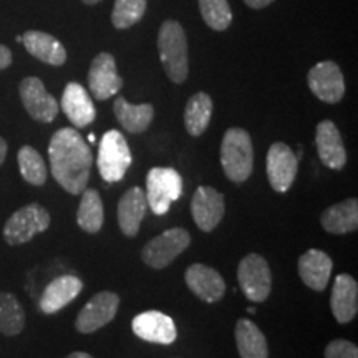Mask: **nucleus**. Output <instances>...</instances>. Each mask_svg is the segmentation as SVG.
I'll use <instances>...</instances> for the list:
<instances>
[{
  "mask_svg": "<svg viewBox=\"0 0 358 358\" xmlns=\"http://www.w3.org/2000/svg\"><path fill=\"white\" fill-rule=\"evenodd\" d=\"M48 159L53 179L66 192L77 196L87 189L93 155L77 129L60 128L53 133L48 145Z\"/></svg>",
  "mask_w": 358,
  "mask_h": 358,
  "instance_id": "1",
  "label": "nucleus"
},
{
  "mask_svg": "<svg viewBox=\"0 0 358 358\" xmlns=\"http://www.w3.org/2000/svg\"><path fill=\"white\" fill-rule=\"evenodd\" d=\"M158 52L163 69L173 83H185L189 75V50L185 29L176 20H166L158 34Z\"/></svg>",
  "mask_w": 358,
  "mask_h": 358,
  "instance_id": "2",
  "label": "nucleus"
},
{
  "mask_svg": "<svg viewBox=\"0 0 358 358\" xmlns=\"http://www.w3.org/2000/svg\"><path fill=\"white\" fill-rule=\"evenodd\" d=\"M221 164L232 182L248 181L254 169V146L250 134L243 128H229L221 145Z\"/></svg>",
  "mask_w": 358,
  "mask_h": 358,
  "instance_id": "3",
  "label": "nucleus"
},
{
  "mask_svg": "<svg viewBox=\"0 0 358 358\" xmlns=\"http://www.w3.org/2000/svg\"><path fill=\"white\" fill-rule=\"evenodd\" d=\"M98 171L106 182H118L131 166V151L127 138L118 129H110L101 136L98 146Z\"/></svg>",
  "mask_w": 358,
  "mask_h": 358,
  "instance_id": "4",
  "label": "nucleus"
},
{
  "mask_svg": "<svg viewBox=\"0 0 358 358\" xmlns=\"http://www.w3.org/2000/svg\"><path fill=\"white\" fill-rule=\"evenodd\" d=\"M50 213L38 203H30L15 211L3 226V239L8 245L30 243L40 232L50 227Z\"/></svg>",
  "mask_w": 358,
  "mask_h": 358,
  "instance_id": "5",
  "label": "nucleus"
},
{
  "mask_svg": "<svg viewBox=\"0 0 358 358\" xmlns=\"http://www.w3.org/2000/svg\"><path fill=\"white\" fill-rule=\"evenodd\" d=\"M146 201L156 216L169 211L182 194V179L173 168H151L146 176Z\"/></svg>",
  "mask_w": 358,
  "mask_h": 358,
  "instance_id": "6",
  "label": "nucleus"
},
{
  "mask_svg": "<svg viewBox=\"0 0 358 358\" xmlns=\"http://www.w3.org/2000/svg\"><path fill=\"white\" fill-rule=\"evenodd\" d=\"M191 236L182 227H173L163 234L153 237L141 249V259L146 266L153 268H164L178 256L189 248Z\"/></svg>",
  "mask_w": 358,
  "mask_h": 358,
  "instance_id": "7",
  "label": "nucleus"
},
{
  "mask_svg": "<svg viewBox=\"0 0 358 358\" xmlns=\"http://www.w3.org/2000/svg\"><path fill=\"white\" fill-rule=\"evenodd\" d=\"M237 282L250 302H264L272 289L271 267L259 254H249L237 267Z\"/></svg>",
  "mask_w": 358,
  "mask_h": 358,
  "instance_id": "8",
  "label": "nucleus"
},
{
  "mask_svg": "<svg viewBox=\"0 0 358 358\" xmlns=\"http://www.w3.org/2000/svg\"><path fill=\"white\" fill-rule=\"evenodd\" d=\"M120 307V297L115 292L103 290L93 295L80 310L75 320V329L80 334H93L115 319Z\"/></svg>",
  "mask_w": 358,
  "mask_h": 358,
  "instance_id": "9",
  "label": "nucleus"
},
{
  "mask_svg": "<svg viewBox=\"0 0 358 358\" xmlns=\"http://www.w3.org/2000/svg\"><path fill=\"white\" fill-rule=\"evenodd\" d=\"M19 93L24 108L35 122L52 123L57 118L60 106H58L55 96L47 92L42 80L37 77L24 78L20 82Z\"/></svg>",
  "mask_w": 358,
  "mask_h": 358,
  "instance_id": "10",
  "label": "nucleus"
},
{
  "mask_svg": "<svg viewBox=\"0 0 358 358\" xmlns=\"http://www.w3.org/2000/svg\"><path fill=\"white\" fill-rule=\"evenodd\" d=\"M307 83L313 95L330 105L338 103L345 95V80L335 62L325 60L312 66L308 71Z\"/></svg>",
  "mask_w": 358,
  "mask_h": 358,
  "instance_id": "11",
  "label": "nucleus"
},
{
  "mask_svg": "<svg viewBox=\"0 0 358 358\" xmlns=\"http://www.w3.org/2000/svg\"><path fill=\"white\" fill-rule=\"evenodd\" d=\"M267 179L272 189L287 192L294 185L299 169V158L285 143H274L267 151Z\"/></svg>",
  "mask_w": 358,
  "mask_h": 358,
  "instance_id": "12",
  "label": "nucleus"
},
{
  "mask_svg": "<svg viewBox=\"0 0 358 358\" xmlns=\"http://www.w3.org/2000/svg\"><path fill=\"white\" fill-rule=\"evenodd\" d=\"M88 88L96 100H108L123 88V78L116 71L111 53L101 52L93 58L88 71Z\"/></svg>",
  "mask_w": 358,
  "mask_h": 358,
  "instance_id": "13",
  "label": "nucleus"
},
{
  "mask_svg": "<svg viewBox=\"0 0 358 358\" xmlns=\"http://www.w3.org/2000/svg\"><path fill=\"white\" fill-rule=\"evenodd\" d=\"M226 204L224 196L211 186H199L191 201V213L201 231L211 232L222 221Z\"/></svg>",
  "mask_w": 358,
  "mask_h": 358,
  "instance_id": "14",
  "label": "nucleus"
},
{
  "mask_svg": "<svg viewBox=\"0 0 358 358\" xmlns=\"http://www.w3.org/2000/svg\"><path fill=\"white\" fill-rule=\"evenodd\" d=\"M131 329L136 337L159 345H171L178 337L176 325L171 317L158 310L141 312L133 319Z\"/></svg>",
  "mask_w": 358,
  "mask_h": 358,
  "instance_id": "15",
  "label": "nucleus"
},
{
  "mask_svg": "<svg viewBox=\"0 0 358 358\" xmlns=\"http://www.w3.org/2000/svg\"><path fill=\"white\" fill-rule=\"evenodd\" d=\"M186 285L201 301L214 303L219 302L226 294V282L216 268L204 264H192L185 274Z\"/></svg>",
  "mask_w": 358,
  "mask_h": 358,
  "instance_id": "16",
  "label": "nucleus"
},
{
  "mask_svg": "<svg viewBox=\"0 0 358 358\" xmlns=\"http://www.w3.org/2000/svg\"><path fill=\"white\" fill-rule=\"evenodd\" d=\"M315 145L317 151H319V158L327 168L335 169V171L345 168L347 151L343 146L342 134L332 120H324L317 124Z\"/></svg>",
  "mask_w": 358,
  "mask_h": 358,
  "instance_id": "17",
  "label": "nucleus"
},
{
  "mask_svg": "<svg viewBox=\"0 0 358 358\" xmlns=\"http://www.w3.org/2000/svg\"><path fill=\"white\" fill-rule=\"evenodd\" d=\"M62 110L75 128H87L96 116L95 105L87 93V88L77 82H70L62 95Z\"/></svg>",
  "mask_w": 358,
  "mask_h": 358,
  "instance_id": "18",
  "label": "nucleus"
},
{
  "mask_svg": "<svg viewBox=\"0 0 358 358\" xmlns=\"http://www.w3.org/2000/svg\"><path fill=\"white\" fill-rule=\"evenodd\" d=\"M83 290V282L77 275H60L53 279L40 297V310L47 315L60 312Z\"/></svg>",
  "mask_w": 358,
  "mask_h": 358,
  "instance_id": "19",
  "label": "nucleus"
},
{
  "mask_svg": "<svg viewBox=\"0 0 358 358\" xmlns=\"http://www.w3.org/2000/svg\"><path fill=\"white\" fill-rule=\"evenodd\" d=\"M148 211L146 192L141 187L134 186L124 192L118 201V224L120 229L127 237H134L140 232V226Z\"/></svg>",
  "mask_w": 358,
  "mask_h": 358,
  "instance_id": "20",
  "label": "nucleus"
},
{
  "mask_svg": "<svg viewBox=\"0 0 358 358\" xmlns=\"http://www.w3.org/2000/svg\"><path fill=\"white\" fill-rule=\"evenodd\" d=\"M299 275L308 289L322 292L329 285L330 274H332V259L319 249H308L299 257L297 262Z\"/></svg>",
  "mask_w": 358,
  "mask_h": 358,
  "instance_id": "21",
  "label": "nucleus"
},
{
  "mask_svg": "<svg viewBox=\"0 0 358 358\" xmlns=\"http://www.w3.org/2000/svg\"><path fill=\"white\" fill-rule=\"evenodd\" d=\"M330 307L338 324H348L358 312V284L352 275L338 274L335 277Z\"/></svg>",
  "mask_w": 358,
  "mask_h": 358,
  "instance_id": "22",
  "label": "nucleus"
},
{
  "mask_svg": "<svg viewBox=\"0 0 358 358\" xmlns=\"http://www.w3.org/2000/svg\"><path fill=\"white\" fill-rule=\"evenodd\" d=\"M22 43L25 45L30 55L52 66H62L66 62V50L60 40L53 35L38 32V30H29L22 35Z\"/></svg>",
  "mask_w": 358,
  "mask_h": 358,
  "instance_id": "23",
  "label": "nucleus"
},
{
  "mask_svg": "<svg viewBox=\"0 0 358 358\" xmlns=\"http://www.w3.org/2000/svg\"><path fill=\"white\" fill-rule=\"evenodd\" d=\"M322 227L330 234H348L358 227V201L350 198L327 208L320 216Z\"/></svg>",
  "mask_w": 358,
  "mask_h": 358,
  "instance_id": "24",
  "label": "nucleus"
},
{
  "mask_svg": "<svg viewBox=\"0 0 358 358\" xmlns=\"http://www.w3.org/2000/svg\"><path fill=\"white\" fill-rule=\"evenodd\" d=\"M113 111L120 124L131 134L146 131L155 118L153 105H150V103L131 105V103L127 101V98L123 96H116V100L113 103Z\"/></svg>",
  "mask_w": 358,
  "mask_h": 358,
  "instance_id": "25",
  "label": "nucleus"
},
{
  "mask_svg": "<svg viewBox=\"0 0 358 358\" xmlns=\"http://www.w3.org/2000/svg\"><path fill=\"white\" fill-rule=\"evenodd\" d=\"M236 343L241 358H268L266 335L254 322L248 319L237 320Z\"/></svg>",
  "mask_w": 358,
  "mask_h": 358,
  "instance_id": "26",
  "label": "nucleus"
},
{
  "mask_svg": "<svg viewBox=\"0 0 358 358\" xmlns=\"http://www.w3.org/2000/svg\"><path fill=\"white\" fill-rule=\"evenodd\" d=\"M213 116V100L208 93H194L186 103L185 124L191 136H201Z\"/></svg>",
  "mask_w": 358,
  "mask_h": 358,
  "instance_id": "27",
  "label": "nucleus"
},
{
  "mask_svg": "<svg viewBox=\"0 0 358 358\" xmlns=\"http://www.w3.org/2000/svg\"><path fill=\"white\" fill-rule=\"evenodd\" d=\"M105 214H103V203L96 189H85L82 192V201H80L77 211V222L80 229L88 234H96L103 227Z\"/></svg>",
  "mask_w": 358,
  "mask_h": 358,
  "instance_id": "28",
  "label": "nucleus"
},
{
  "mask_svg": "<svg viewBox=\"0 0 358 358\" xmlns=\"http://www.w3.org/2000/svg\"><path fill=\"white\" fill-rule=\"evenodd\" d=\"M25 329V310L10 292H0V334L15 337Z\"/></svg>",
  "mask_w": 358,
  "mask_h": 358,
  "instance_id": "29",
  "label": "nucleus"
},
{
  "mask_svg": "<svg viewBox=\"0 0 358 358\" xmlns=\"http://www.w3.org/2000/svg\"><path fill=\"white\" fill-rule=\"evenodd\" d=\"M17 161H19L22 178L29 185L43 186L47 182V164H45L42 155L34 146H22L19 155H17Z\"/></svg>",
  "mask_w": 358,
  "mask_h": 358,
  "instance_id": "30",
  "label": "nucleus"
},
{
  "mask_svg": "<svg viewBox=\"0 0 358 358\" xmlns=\"http://www.w3.org/2000/svg\"><path fill=\"white\" fill-rule=\"evenodd\" d=\"M199 10L206 25L222 32L232 22V10L227 0H199Z\"/></svg>",
  "mask_w": 358,
  "mask_h": 358,
  "instance_id": "31",
  "label": "nucleus"
},
{
  "mask_svg": "<svg viewBox=\"0 0 358 358\" xmlns=\"http://www.w3.org/2000/svg\"><path fill=\"white\" fill-rule=\"evenodd\" d=\"M146 0H115L111 22L116 29H129L143 19L146 12Z\"/></svg>",
  "mask_w": 358,
  "mask_h": 358,
  "instance_id": "32",
  "label": "nucleus"
},
{
  "mask_svg": "<svg viewBox=\"0 0 358 358\" xmlns=\"http://www.w3.org/2000/svg\"><path fill=\"white\" fill-rule=\"evenodd\" d=\"M325 358H358V348L348 340H332L325 348Z\"/></svg>",
  "mask_w": 358,
  "mask_h": 358,
  "instance_id": "33",
  "label": "nucleus"
},
{
  "mask_svg": "<svg viewBox=\"0 0 358 358\" xmlns=\"http://www.w3.org/2000/svg\"><path fill=\"white\" fill-rule=\"evenodd\" d=\"M12 65V52L6 45L0 43V70H6Z\"/></svg>",
  "mask_w": 358,
  "mask_h": 358,
  "instance_id": "34",
  "label": "nucleus"
},
{
  "mask_svg": "<svg viewBox=\"0 0 358 358\" xmlns=\"http://www.w3.org/2000/svg\"><path fill=\"white\" fill-rule=\"evenodd\" d=\"M245 6H249L250 8H264L267 6H271L272 2H275V0H244Z\"/></svg>",
  "mask_w": 358,
  "mask_h": 358,
  "instance_id": "35",
  "label": "nucleus"
},
{
  "mask_svg": "<svg viewBox=\"0 0 358 358\" xmlns=\"http://www.w3.org/2000/svg\"><path fill=\"white\" fill-rule=\"evenodd\" d=\"M7 151H8L7 141L3 140L2 136H0V166H2V164L6 163V158H7Z\"/></svg>",
  "mask_w": 358,
  "mask_h": 358,
  "instance_id": "36",
  "label": "nucleus"
},
{
  "mask_svg": "<svg viewBox=\"0 0 358 358\" xmlns=\"http://www.w3.org/2000/svg\"><path fill=\"white\" fill-rule=\"evenodd\" d=\"M65 358H93V357L90 355V353H87V352H73V353H70V355L65 357Z\"/></svg>",
  "mask_w": 358,
  "mask_h": 358,
  "instance_id": "37",
  "label": "nucleus"
},
{
  "mask_svg": "<svg viewBox=\"0 0 358 358\" xmlns=\"http://www.w3.org/2000/svg\"><path fill=\"white\" fill-rule=\"evenodd\" d=\"M83 3H87V6H95V3L100 2V0H82Z\"/></svg>",
  "mask_w": 358,
  "mask_h": 358,
  "instance_id": "38",
  "label": "nucleus"
},
{
  "mask_svg": "<svg viewBox=\"0 0 358 358\" xmlns=\"http://www.w3.org/2000/svg\"><path fill=\"white\" fill-rule=\"evenodd\" d=\"M88 140H90V143H95V134H90V136H88Z\"/></svg>",
  "mask_w": 358,
  "mask_h": 358,
  "instance_id": "39",
  "label": "nucleus"
}]
</instances>
